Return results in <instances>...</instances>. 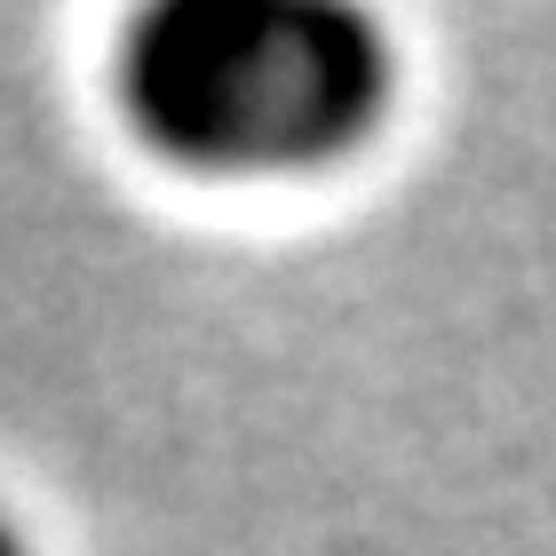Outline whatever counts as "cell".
Returning <instances> with one entry per match:
<instances>
[{"instance_id":"obj_1","label":"cell","mask_w":556,"mask_h":556,"mask_svg":"<svg viewBox=\"0 0 556 556\" xmlns=\"http://www.w3.org/2000/svg\"><path fill=\"white\" fill-rule=\"evenodd\" d=\"M136 128L215 175L318 167L366 136L390 64L350 9L326 0H175L128 40Z\"/></svg>"},{"instance_id":"obj_2","label":"cell","mask_w":556,"mask_h":556,"mask_svg":"<svg viewBox=\"0 0 556 556\" xmlns=\"http://www.w3.org/2000/svg\"><path fill=\"white\" fill-rule=\"evenodd\" d=\"M0 556H24V541L9 533V525H0Z\"/></svg>"}]
</instances>
